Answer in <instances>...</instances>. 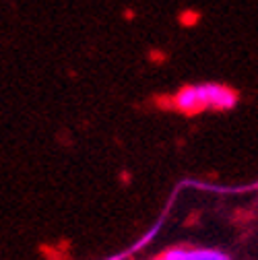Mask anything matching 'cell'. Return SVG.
Masks as SVG:
<instances>
[{
    "label": "cell",
    "instance_id": "3",
    "mask_svg": "<svg viewBox=\"0 0 258 260\" xmlns=\"http://www.w3.org/2000/svg\"><path fill=\"white\" fill-rule=\"evenodd\" d=\"M174 106H176V110H180L184 114H199V112H203L197 87H182L178 91V95L174 97Z\"/></svg>",
    "mask_w": 258,
    "mask_h": 260
},
{
    "label": "cell",
    "instance_id": "2",
    "mask_svg": "<svg viewBox=\"0 0 258 260\" xmlns=\"http://www.w3.org/2000/svg\"><path fill=\"white\" fill-rule=\"evenodd\" d=\"M166 260H230L228 254H223L219 250H207V248H199V250H190V248H170L164 254Z\"/></svg>",
    "mask_w": 258,
    "mask_h": 260
},
{
    "label": "cell",
    "instance_id": "4",
    "mask_svg": "<svg viewBox=\"0 0 258 260\" xmlns=\"http://www.w3.org/2000/svg\"><path fill=\"white\" fill-rule=\"evenodd\" d=\"M153 260H166V258H164V256H157V258H153Z\"/></svg>",
    "mask_w": 258,
    "mask_h": 260
},
{
    "label": "cell",
    "instance_id": "1",
    "mask_svg": "<svg viewBox=\"0 0 258 260\" xmlns=\"http://www.w3.org/2000/svg\"><path fill=\"white\" fill-rule=\"evenodd\" d=\"M197 93L203 110L213 108V110H230L238 104V93L225 85H197Z\"/></svg>",
    "mask_w": 258,
    "mask_h": 260
}]
</instances>
